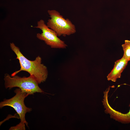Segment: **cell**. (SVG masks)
<instances>
[{"mask_svg":"<svg viewBox=\"0 0 130 130\" xmlns=\"http://www.w3.org/2000/svg\"><path fill=\"white\" fill-rule=\"evenodd\" d=\"M47 12L50 18L48 20L46 25L55 31L58 37H65L76 32L75 25L69 19H65L55 10H48Z\"/></svg>","mask_w":130,"mask_h":130,"instance_id":"obj_3","label":"cell"},{"mask_svg":"<svg viewBox=\"0 0 130 130\" xmlns=\"http://www.w3.org/2000/svg\"><path fill=\"white\" fill-rule=\"evenodd\" d=\"M11 49L16 56L20 64V68L19 70L12 73L11 76H14L21 71L27 72L33 76L39 84L45 82L47 78L48 72L46 66L42 63L41 58L39 56L34 60L31 61L26 58L21 52L19 48L13 42L10 43Z\"/></svg>","mask_w":130,"mask_h":130,"instance_id":"obj_1","label":"cell"},{"mask_svg":"<svg viewBox=\"0 0 130 130\" xmlns=\"http://www.w3.org/2000/svg\"><path fill=\"white\" fill-rule=\"evenodd\" d=\"M14 92L16 94L13 97L9 99H5L0 102V108H1L6 106L12 107L19 115L20 122L25 124L28 127V123L25 118V114L27 112H30L32 109L26 106L24 100L28 95L19 88L16 89Z\"/></svg>","mask_w":130,"mask_h":130,"instance_id":"obj_4","label":"cell"},{"mask_svg":"<svg viewBox=\"0 0 130 130\" xmlns=\"http://www.w3.org/2000/svg\"><path fill=\"white\" fill-rule=\"evenodd\" d=\"M40 29L42 32L38 33L36 37L40 40L44 41L45 44L52 48L65 49L67 46L65 42L58 37L56 33L48 27L44 20L41 19L37 22L34 27Z\"/></svg>","mask_w":130,"mask_h":130,"instance_id":"obj_5","label":"cell"},{"mask_svg":"<svg viewBox=\"0 0 130 130\" xmlns=\"http://www.w3.org/2000/svg\"><path fill=\"white\" fill-rule=\"evenodd\" d=\"M4 79L5 86L6 89H10L18 87L28 95H33L36 92H44L39 86L36 79L31 75L28 77H21L16 75L11 76L6 73Z\"/></svg>","mask_w":130,"mask_h":130,"instance_id":"obj_2","label":"cell"},{"mask_svg":"<svg viewBox=\"0 0 130 130\" xmlns=\"http://www.w3.org/2000/svg\"><path fill=\"white\" fill-rule=\"evenodd\" d=\"M122 46L124 52L123 57L128 61H130V41L125 40Z\"/></svg>","mask_w":130,"mask_h":130,"instance_id":"obj_8","label":"cell"},{"mask_svg":"<svg viewBox=\"0 0 130 130\" xmlns=\"http://www.w3.org/2000/svg\"><path fill=\"white\" fill-rule=\"evenodd\" d=\"M128 62L123 57L116 61L113 69L107 76V80L115 82L117 79L120 78L121 74L125 68Z\"/></svg>","mask_w":130,"mask_h":130,"instance_id":"obj_7","label":"cell"},{"mask_svg":"<svg viewBox=\"0 0 130 130\" xmlns=\"http://www.w3.org/2000/svg\"><path fill=\"white\" fill-rule=\"evenodd\" d=\"M25 124L24 123L20 122L16 126L11 127L9 129V130H25Z\"/></svg>","mask_w":130,"mask_h":130,"instance_id":"obj_9","label":"cell"},{"mask_svg":"<svg viewBox=\"0 0 130 130\" xmlns=\"http://www.w3.org/2000/svg\"><path fill=\"white\" fill-rule=\"evenodd\" d=\"M109 92L107 91L104 92L103 98L102 102L106 114H109L111 118L123 124L130 123V109L127 113L123 114L112 108L110 106L108 102ZM130 107V103L129 105Z\"/></svg>","mask_w":130,"mask_h":130,"instance_id":"obj_6","label":"cell"}]
</instances>
